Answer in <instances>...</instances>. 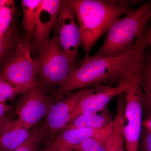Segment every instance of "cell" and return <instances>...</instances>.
Returning <instances> with one entry per match:
<instances>
[{"instance_id": "obj_1", "label": "cell", "mask_w": 151, "mask_h": 151, "mask_svg": "<svg viewBox=\"0 0 151 151\" xmlns=\"http://www.w3.org/2000/svg\"><path fill=\"white\" fill-rule=\"evenodd\" d=\"M150 34L149 26L134 46L120 55L101 58L86 55L80 66L75 68L58 86V93L66 95L96 84L112 86L128 83L140 75L145 62V51L149 45Z\"/></svg>"}, {"instance_id": "obj_2", "label": "cell", "mask_w": 151, "mask_h": 151, "mask_svg": "<svg viewBox=\"0 0 151 151\" xmlns=\"http://www.w3.org/2000/svg\"><path fill=\"white\" fill-rule=\"evenodd\" d=\"M73 7L86 55L116 21L134 9L139 2L128 0H68Z\"/></svg>"}, {"instance_id": "obj_3", "label": "cell", "mask_w": 151, "mask_h": 151, "mask_svg": "<svg viewBox=\"0 0 151 151\" xmlns=\"http://www.w3.org/2000/svg\"><path fill=\"white\" fill-rule=\"evenodd\" d=\"M151 22V1L120 18L106 32L105 40L94 56H117L129 50Z\"/></svg>"}, {"instance_id": "obj_4", "label": "cell", "mask_w": 151, "mask_h": 151, "mask_svg": "<svg viewBox=\"0 0 151 151\" xmlns=\"http://www.w3.org/2000/svg\"><path fill=\"white\" fill-rule=\"evenodd\" d=\"M37 77L47 87L60 86L75 68L55 38L50 39L34 58Z\"/></svg>"}, {"instance_id": "obj_5", "label": "cell", "mask_w": 151, "mask_h": 151, "mask_svg": "<svg viewBox=\"0 0 151 151\" xmlns=\"http://www.w3.org/2000/svg\"><path fill=\"white\" fill-rule=\"evenodd\" d=\"M31 48L32 41L24 36L20 38L0 71V79L30 88L36 85L38 77Z\"/></svg>"}, {"instance_id": "obj_6", "label": "cell", "mask_w": 151, "mask_h": 151, "mask_svg": "<svg viewBox=\"0 0 151 151\" xmlns=\"http://www.w3.org/2000/svg\"><path fill=\"white\" fill-rule=\"evenodd\" d=\"M142 74L128 82L125 91V122L124 140L127 151H138L140 138L144 106V97L141 81Z\"/></svg>"}, {"instance_id": "obj_7", "label": "cell", "mask_w": 151, "mask_h": 151, "mask_svg": "<svg viewBox=\"0 0 151 151\" xmlns=\"http://www.w3.org/2000/svg\"><path fill=\"white\" fill-rule=\"evenodd\" d=\"M53 37L75 65L78 48L82 46L80 28L74 10L68 1H62Z\"/></svg>"}, {"instance_id": "obj_8", "label": "cell", "mask_w": 151, "mask_h": 151, "mask_svg": "<svg viewBox=\"0 0 151 151\" xmlns=\"http://www.w3.org/2000/svg\"><path fill=\"white\" fill-rule=\"evenodd\" d=\"M22 95L16 109L17 121L23 128L29 130L47 115L52 104L39 83Z\"/></svg>"}, {"instance_id": "obj_9", "label": "cell", "mask_w": 151, "mask_h": 151, "mask_svg": "<svg viewBox=\"0 0 151 151\" xmlns=\"http://www.w3.org/2000/svg\"><path fill=\"white\" fill-rule=\"evenodd\" d=\"M128 84L122 83L115 86L99 84L91 86L89 92L79 100L69 122L81 114L102 111L113 98L125 92Z\"/></svg>"}, {"instance_id": "obj_10", "label": "cell", "mask_w": 151, "mask_h": 151, "mask_svg": "<svg viewBox=\"0 0 151 151\" xmlns=\"http://www.w3.org/2000/svg\"><path fill=\"white\" fill-rule=\"evenodd\" d=\"M62 1L42 0L32 41V52L37 54L49 41L58 19Z\"/></svg>"}, {"instance_id": "obj_11", "label": "cell", "mask_w": 151, "mask_h": 151, "mask_svg": "<svg viewBox=\"0 0 151 151\" xmlns=\"http://www.w3.org/2000/svg\"><path fill=\"white\" fill-rule=\"evenodd\" d=\"M91 87L72 92L64 99L51 105L47 115L44 129L50 136H53L60 132L69 123L70 116L79 100L89 92Z\"/></svg>"}, {"instance_id": "obj_12", "label": "cell", "mask_w": 151, "mask_h": 151, "mask_svg": "<svg viewBox=\"0 0 151 151\" xmlns=\"http://www.w3.org/2000/svg\"><path fill=\"white\" fill-rule=\"evenodd\" d=\"M31 132L17 120H9L0 127V151H13L27 139Z\"/></svg>"}, {"instance_id": "obj_13", "label": "cell", "mask_w": 151, "mask_h": 151, "mask_svg": "<svg viewBox=\"0 0 151 151\" xmlns=\"http://www.w3.org/2000/svg\"><path fill=\"white\" fill-rule=\"evenodd\" d=\"M113 120L112 115L106 106L99 112L79 115L69 122L60 132L73 129H101L111 124Z\"/></svg>"}, {"instance_id": "obj_14", "label": "cell", "mask_w": 151, "mask_h": 151, "mask_svg": "<svg viewBox=\"0 0 151 151\" xmlns=\"http://www.w3.org/2000/svg\"><path fill=\"white\" fill-rule=\"evenodd\" d=\"M101 129H73L65 130L60 132L59 134L51 141L67 148L73 150V147L81 144Z\"/></svg>"}, {"instance_id": "obj_15", "label": "cell", "mask_w": 151, "mask_h": 151, "mask_svg": "<svg viewBox=\"0 0 151 151\" xmlns=\"http://www.w3.org/2000/svg\"><path fill=\"white\" fill-rule=\"evenodd\" d=\"M42 0H22L23 11L22 25L25 31V37L32 41L38 13Z\"/></svg>"}, {"instance_id": "obj_16", "label": "cell", "mask_w": 151, "mask_h": 151, "mask_svg": "<svg viewBox=\"0 0 151 151\" xmlns=\"http://www.w3.org/2000/svg\"><path fill=\"white\" fill-rule=\"evenodd\" d=\"M113 127V122L81 144L73 147V151H106V145Z\"/></svg>"}, {"instance_id": "obj_17", "label": "cell", "mask_w": 151, "mask_h": 151, "mask_svg": "<svg viewBox=\"0 0 151 151\" xmlns=\"http://www.w3.org/2000/svg\"><path fill=\"white\" fill-rule=\"evenodd\" d=\"M14 26L4 35L0 36V63L8 58L17 46L19 40Z\"/></svg>"}, {"instance_id": "obj_18", "label": "cell", "mask_w": 151, "mask_h": 151, "mask_svg": "<svg viewBox=\"0 0 151 151\" xmlns=\"http://www.w3.org/2000/svg\"><path fill=\"white\" fill-rule=\"evenodd\" d=\"M15 12L14 1L12 0H6L0 8V36L7 32L13 25Z\"/></svg>"}, {"instance_id": "obj_19", "label": "cell", "mask_w": 151, "mask_h": 151, "mask_svg": "<svg viewBox=\"0 0 151 151\" xmlns=\"http://www.w3.org/2000/svg\"><path fill=\"white\" fill-rule=\"evenodd\" d=\"M30 88L0 79V103H6L7 100L17 95H22Z\"/></svg>"}, {"instance_id": "obj_20", "label": "cell", "mask_w": 151, "mask_h": 151, "mask_svg": "<svg viewBox=\"0 0 151 151\" xmlns=\"http://www.w3.org/2000/svg\"><path fill=\"white\" fill-rule=\"evenodd\" d=\"M141 84L144 97V106L150 110L151 109V61L149 59L145 60Z\"/></svg>"}, {"instance_id": "obj_21", "label": "cell", "mask_w": 151, "mask_h": 151, "mask_svg": "<svg viewBox=\"0 0 151 151\" xmlns=\"http://www.w3.org/2000/svg\"><path fill=\"white\" fill-rule=\"evenodd\" d=\"M42 135V131L37 129L31 130L27 139L12 151H38V145Z\"/></svg>"}, {"instance_id": "obj_22", "label": "cell", "mask_w": 151, "mask_h": 151, "mask_svg": "<svg viewBox=\"0 0 151 151\" xmlns=\"http://www.w3.org/2000/svg\"><path fill=\"white\" fill-rule=\"evenodd\" d=\"M142 151H151V132L147 130L143 137Z\"/></svg>"}, {"instance_id": "obj_23", "label": "cell", "mask_w": 151, "mask_h": 151, "mask_svg": "<svg viewBox=\"0 0 151 151\" xmlns=\"http://www.w3.org/2000/svg\"><path fill=\"white\" fill-rule=\"evenodd\" d=\"M45 149L47 151H74L73 150L67 148L64 146L51 141L48 142V145Z\"/></svg>"}, {"instance_id": "obj_24", "label": "cell", "mask_w": 151, "mask_h": 151, "mask_svg": "<svg viewBox=\"0 0 151 151\" xmlns=\"http://www.w3.org/2000/svg\"><path fill=\"white\" fill-rule=\"evenodd\" d=\"M12 108V106L6 103H0V119L5 116L6 113Z\"/></svg>"}, {"instance_id": "obj_25", "label": "cell", "mask_w": 151, "mask_h": 151, "mask_svg": "<svg viewBox=\"0 0 151 151\" xmlns=\"http://www.w3.org/2000/svg\"><path fill=\"white\" fill-rule=\"evenodd\" d=\"M142 125L145 127L146 129L151 132V116L142 122Z\"/></svg>"}, {"instance_id": "obj_26", "label": "cell", "mask_w": 151, "mask_h": 151, "mask_svg": "<svg viewBox=\"0 0 151 151\" xmlns=\"http://www.w3.org/2000/svg\"><path fill=\"white\" fill-rule=\"evenodd\" d=\"M9 119L7 116H4L1 119H0V127L3 125V124L5 123L6 122L9 121Z\"/></svg>"}, {"instance_id": "obj_27", "label": "cell", "mask_w": 151, "mask_h": 151, "mask_svg": "<svg viewBox=\"0 0 151 151\" xmlns=\"http://www.w3.org/2000/svg\"><path fill=\"white\" fill-rule=\"evenodd\" d=\"M149 27H150V37H149V45H150L151 46V24L149 26ZM148 59L151 61V55H150V57H149Z\"/></svg>"}, {"instance_id": "obj_28", "label": "cell", "mask_w": 151, "mask_h": 151, "mask_svg": "<svg viewBox=\"0 0 151 151\" xmlns=\"http://www.w3.org/2000/svg\"><path fill=\"white\" fill-rule=\"evenodd\" d=\"M6 0H0V8L1 7L3 4L5 2Z\"/></svg>"}, {"instance_id": "obj_29", "label": "cell", "mask_w": 151, "mask_h": 151, "mask_svg": "<svg viewBox=\"0 0 151 151\" xmlns=\"http://www.w3.org/2000/svg\"><path fill=\"white\" fill-rule=\"evenodd\" d=\"M42 151H47L46 150V149H45L44 150H43Z\"/></svg>"}, {"instance_id": "obj_30", "label": "cell", "mask_w": 151, "mask_h": 151, "mask_svg": "<svg viewBox=\"0 0 151 151\" xmlns=\"http://www.w3.org/2000/svg\"><path fill=\"white\" fill-rule=\"evenodd\" d=\"M149 110H150V113H151V109H150Z\"/></svg>"}]
</instances>
